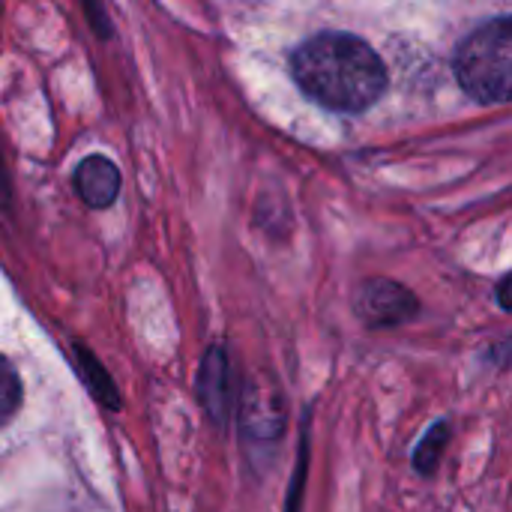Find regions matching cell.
I'll return each mask as SVG.
<instances>
[{
    "instance_id": "obj_4",
    "label": "cell",
    "mask_w": 512,
    "mask_h": 512,
    "mask_svg": "<svg viewBox=\"0 0 512 512\" xmlns=\"http://www.w3.org/2000/svg\"><path fill=\"white\" fill-rule=\"evenodd\" d=\"M75 189L87 207H111L120 195V171L105 156H87L75 168Z\"/></svg>"
},
{
    "instance_id": "obj_5",
    "label": "cell",
    "mask_w": 512,
    "mask_h": 512,
    "mask_svg": "<svg viewBox=\"0 0 512 512\" xmlns=\"http://www.w3.org/2000/svg\"><path fill=\"white\" fill-rule=\"evenodd\" d=\"M243 420L246 429L258 438H273L282 432L285 423V405L276 399V390H258V387H246L243 396Z\"/></svg>"
},
{
    "instance_id": "obj_3",
    "label": "cell",
    "mask_w": 512,
    "mask_h": 512,
    "mask_svg": "<svg viewBox=\"0 0 512 512\" xmlns=\"http://www.w3.org/2000/svg\"><path fill=\"white\" fill-rule=\"evenodd\" d=\"M417 309V297L393 279H366L354 294V312L372 330L402 327L417 315Z\"/></svg>"
},
{
    "instance_id": "obj_2",
    "label": "cell",
    "mask_w": 512,
    "mask_h": 512,
    "mask_svg": "<svg viewBox=\"0 0 512 512\" xmlns=\"http://www.w3.org/2000/svg\"><path fill=\"white\" fill-rule=\"evenodd\" d=\"M456 78L477 102H512V18L474 27L456 48Z\"/></svg>"
},
{
    "instance_id": "obj_8",
    "label": "cell",
    "mask_w": 512,
    "mask_h": 512,
    "mask_svg": "<svg viewBox=\"0 0 512 512\" xmlns=\"http://www.w3.org/2000/svg\"><path fill=\"white\" fill-rule=\"evenodd\" d=\"M21 408V378L15 366L0 357V426H6Z\"/></svg>"
},
{
    "instance_id": "obj_9",
    "label": "cell",
    "mask_w": 512,
    "mask_h": 512,
    "mask_svg": "<svg viewBox=\"0 0 512 512\" xmlns=\"http://www.w3.org/2000/svg\"><path fill=\"white\" fill-rule=\"evenodd\" d=\"M498 303L512 312V273L504 279V282H501V285H498Z\"/></svg>"
},
{
    "instance_id": "obj_7",
    "label": "cell",
    "mask_w": 512,
    "mask_h": 512,
    "mask_svg": "<svg viewBox=\"0 0 512 512\" xmlns=\"http://www.w3.org/2000/svg\"><path fill=\"white\" fill-rule=\"evenodd\" d=\"M447 438H450V426L447 423H435L429 432H426V438L420 441V447L414 450V468L420 471V474H435V468H438V462H441V453H444V447H447Z\"/></svg>"
},
{
    "instance_id": "obj_1",
    "label": "cell",
    "mask_w": 512,
    "mask_h": 512,
    "mask_svg": "<svg viewBox=\"0 0 512 512\" xmlns=\"http://www.w3.org/2000/svg\"><path fill=\"white\" fill-rule=\"evenodd\" d=\"M291 72L300 90L342 114L372 108L387 90V66L378 51L354 33L324 30L291 54Z\"/></svg>"
},
{
    "instance_id": "obj_6",
    "label": "cell",
    "mask_w": 512,
    "mask_h": 512,
    "mask_svg": "<svg viewBox=\"0 0 512 512\" xmlns=\"http://www.w3.org/2000/svg\"><path fill=\"white\" fill-rule=\"evenodd\" d=\"M201 399L207 405V414L216 423H225V417H228V357L222 348H210V354L204 360Z\"/></svg>"
}]
</instances>
